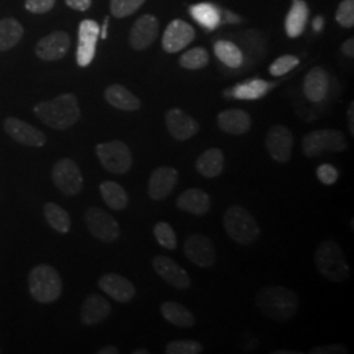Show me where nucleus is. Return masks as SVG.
<instances>
[{
	"label": "nucleus",
	"instance_id": "1",
	"mask_svg": "<svg viewBox=\"0 0 354 354\" xmlns=\"http://www.w3.org/2000/svg\"><path fill=\"white\" fill-rule=\"evenodd\" d=\"M254 301L264 317L276 322L290 320L298 311V297L286 286H264L257 291Z\"/></svg>",
	"mask_w": 354,
	"mask_h": 354
},
{
	"label": "nucleus",
	"instance_id": "2",
	"mask_svg": "<svg viewBox=\"0 0 354 354\" xmlns=\"http://www.w3.org/2000/svg\"><path fill=\"white\" fill-rule=\"evenodd\" d=\"M33 112L46 127L66 130L80 120V108L74 93H64L49 102H38Z\"/></svg>",
	"mask_w": 354,
	"mask_h": 354
},
{
	"label": "nucleus",
	"instance_id": "3",
	"mask_svg": "<svg viewBox=\"0 0 354 354\" xmlns=\"http://www.w3.org/2000/svg\"><path fill=\"white\" fill-rule=\"evenodd\" d=\"M29 292L38 304H53L64 291V282L55 268L48 264L35 266L28 277Z\"/></svg>",
	"mask_w": 354,
	"mask_h": 354
},
{
	"label": "nucleus",
	"instance_id": "4",
	"mask_svg": "<svg viewBox=\"0 0 354 354\" xmlns=\"http://www.w3.org/2000/svg\"><path fill=\"white\" fill-rule=\"evenodd\" d=\"M315 264L320 274L335 283L344 282L351 273V268L342 247L336 241H324L317 245Z\"/></svg>",
	"mask_w": 354,
	"mask_h": 354
},
{
	"label": "nucleus",
	"instance_id": "5",
	"mask_svg": "<svg viewBox=\"0 0 354 354\" xmlns=\"http://www.w3.org/2000/svg\"><path fill=\"white\" fill-rule=\"evenodd\" d=\"M223 227L231 241L241 245H251L260 236V227L253 216L243 206H231L223 215Z\"/></svg>",
	"mask_w": 354,
	"mask_h": 354
},
{
	"label": "nucleus",
	"instance_id": "6",
	"mask_svg": "<svg viewBox=\"0 0 354 354\" xmlns=\"http://www.w3.org/2000/svg\"><path fill=\"white\" fill-rule=\"evenodd\" d=\"M346 149V137L337 129H317L306 134L302 140V151L307 158L322 156L326 152H342Z\"/></svg>",
	"mask_w": 354,
	"mask_h": 354
},
{
	"label": "nucleus",
	"instance_id": "7",
	"mask_svg": "<svg viewBox=\"0 0 354 354\" xmlns=\"http://www.w3.org/2000/svg\"><path fill=\"white\" fill-rule=\"evenodd\" d=\"M96 155L105 171L114 175H125L133 165L131 151L122 140H111L97 145Z\"/></svg>",
	"mask_w": 354,
	"mask_h": 354
},
{
	"label": "nucleus",
	"instance_id": "8",
	"mask_svg": "<svg viewBox=\"0 0 354 354\" xmlns=\"http://www.w3.org/2000/svg\"><path fill=\"white\" fill-rule=\"evenodd\" d=\"M51 178L55 188L64 193V196L73 197L79 194L83 189V175L76 165L75 160L64 158L58 160L51 171Z\"/></svg>",
	"mask_w": 354,
	"mask_h": 354
},
{
	"label": "nucleus",
	"instance_id": "9",
	"mask_svg": "<svg viewBox=\"0 0 354 354\" xmlns=\"http://www.w3.org/2000/svg\"><path fill=\"white\" fill-rule=\"evenodd\" d=\"M84 221L88 227L89 232L105 244L114 243L120 238L121 230L118 222L112 215L106 213L100 207H89L84 214Z\"/></svg>",
	"mask_w": 354,
	"mask_h": 354
},
{
	"label": "nucleus",
	"instance_id": "10",
	"mask_svg": "<svg viewBox=\"0 0 354 354\" xmlns=\"http://www.w3.org/2000/svg\"><path fill=\"white\" fill-rule=\"evenodd\" d=\"M266 147L273 160L281 165L288 163L294 149V137L290 129L283 125L270 127L266 133Z\"/></svg>",
	"mask_w": 354,
	"mask_h": 354
},
{
	"label": "nucleus",
	"instance_id": "11",
	"mask_svg": "<svg viewBox=\"0 0 354 354\" xmlns=\"http://www.w3.org/2000/svg\"><path fill=\"white\" fill-rule=\"evenodd\" d=\"M184 254L190 263L200 268H209L215 263V247L212 239L203 234H192L184 243Z\"/></svg>",
	"mask_w": 354,
	"mask_h": 354
},
{
	"label": "nucleus",
	"instance_id": "12",
	"mask_svg": "<svg viewBox=\"0 0 354 354\" xmlns=\"http://www.w3.org/2000/svg\"><path fill=\"white\" fill-rule=\"evenodd\" d=\"M152 268L155 273L167 283H169L172 288L177 290L189 289L192 281L188 272L183 266H178L171 257H167L163 254L155 256L152 259Z\"/></svg>",
	"mask_w": 354,
	"mask_h": 354
},
{
	"label": "nucleus",
	"instance_id": "13",
	"mask_svg": "<svg viewBox=\"0 0 354 354\" xmlns=\"http://www.w3.org/2000/svg\"><path fill=\"white\" fill-rule=\"evenodd\" d=\"M99 37L100 26L95 20H83L80 23L76 50V62L80 67H87L93 61Z\"/></svg>",
	"mask_w": 354,
	"mask_h": 354
},
{
	"label": "nucleus",
	"instance_id": "14",
	"mask_svg": "<svg viewBox=\"0 0 354 354\" xmlns=\"http://www.w3.org/2000/svg\"><path fill=\"white\" fill-rule=\"evenodd\" d=\"M177 183L178 171L176 168L168 165L155 168L149 178V197L153 201H163L176 188Z\"/></svg>",
	"mask_w": 354,
	"mask_h": 354
},
{
	"label": "nucleus",
	"instance_id": "15",
	"mask_svg": "<svg viewBox=\"0 0 354 354\" xmlns=\"http://www.w3.org/2000/svg\"><path fill=\"white\" fill-rule=\"evenodd\" d=\"M3 127L6 133L17 143L29 147H44L46 145V136L37 127L29 125L20 118L8 117L4 120Z\"/></svg>",
	"mask_w": 354,
	"mask_h": 354
},
{
	"label": "nucleus",
	"instance_id": "16",
	"mask_svg": "<svg viewBox=\"0 0 354 354\" xmlns=\"http://www.w3.org/2000/svg\"><path fill=\"white\" fill-rule=\"evenodd\" d=\"M71 46V38L64 30H55L41 38L36 45V55L45 62L62 59Z\"/></svg>",
	"mask_w": 354,
	"mask_h": 354
},
{
	"label": "nucleus",
	"instance_id": "17",
	"mask_svg": "<svg viewBox=\"0 0 354 354\" xmlns=\"http://www.w3.org/2000/svg\"><path fill=\"white\" fill-rule=\"evenodd\" d=\"M194 36L196 32L193 26L184 20L176 19L165 28V35L162 38V46L169 54L178 53L189 45L194 39Z\"/></svg>",
	"mask_w": 354,
	"mask_h": 354
},
{
	"label": "nucleus",
	"instance_id": "18",
	"mask_svg": "<svg viewBox=\"0 0 354 354\" xmlns=\"http://www.w3.org/2000/svg\"><path fill=\"white\" fill-rule=\"evenodd\" d=\"M159 35V21L152 15H143L131 28L129 44L134 50L147 49L155 42Z\"/></svg>",
	"mask_w": 354,
	"mask_h": 354
},
{
	"label": "nucleus",
	"instance_id": "19",
	"mask_svg": "<svg viewBox=\"0 0 354 354\" xmlns=\"http://www.w3.org/2000/svg\"><path fill=\"white\" fill-rule=\"evenodd\" d=\"M165 125L174 140H188L200 131L198 122L180 108H172L165 113Z\"/></svg>",
	"mask_w": 354,
	"mask_h": 354
},
{
	"label": "nucleus",
	"instance_id": "20",
	"mask_svg": "<svg viewBox=\"0 0 354 354\" xmlns=\"http://www.w3.org/2000/svg\"><path fill=\"white\" fill-rule=\"evenodd\" d=\"M99 288L120 304H127L136 297V286L131 281L117 273H106L99 279Z\"/></svg>",
	"mask_w": 354,
	"mask_h": 354
},
{
	"label": "nucleus",
	"instance_id": "21",
	"mask_svg": "<svg viewBox=\"0 0 354 354\" xmlns=\"http://www.w3.org/2000/svg\"><path fill=\"white\" fill-rule=\"evenodd\" d=\"M112 313V306L99 294H92L82 304L80 322L86 327H92L104 322Z\"/></svg>",
	"mask_w": 354,
	"mask_h": 354
},
{
	"label": "nucleus",
	"instance_id": "22",
	"mask_svg": "<svg viewBox=\"0 0 354 354\" xmlns=\"http://www.w3.org/2000/svg\"><path fill=\"white\" fill-rule=\"evenodd\" d=\"M176 206L185 213L193 215H205L212 206L210 196L203 189L190 188L184 190L176 200Z\"/></svg>",
	"mask_w": 354,
	"mask_h": 354
},
{
	"label": "nucleus",
	"instance_id": "23",
	"mask_svg": "<svg viewBox=\"0 0 354 354\" xmlns=\"http://www.w3.org/2000/svg\"><path fill=\"white\" fill-rule=\"evenodd\" d=\"M218 127L231 136H243L250 131L252 120L251 115L241 109H227L218 114Z\"/></svg>",
	"mask_w": 354,
	"mask_h": 354
},
{
	"label": "nucleus",
	"instance_id": "24",
	"mask_svg": "<svg viewBox=\"0 0 354 354\" xmlns=\"http://www.w3.org/2000/svg\"><path fill=\"white\" fill-rule=\"evenodd\" d=\"M328 74L322 67L311 68L304 77V96L311 102H323L328 93Z\"/></svg>",
	"mask_w": 354,
	"mask_h": 354
},
{
	"label": "nucleus",
	"instance_id": "25",
	"mask_svg": "<svg viewBox=\"0 0 354 354\" xmlns=\"http://www.w3.org/2000/svg\"><path fill=\"white\" fill-rule=\"evenodd\" d=\"M104 97L113 108L120 111L134 112L140 109L142 105L140 99L121 84L109 86L104 92Z\"/></svg>",
	"mask_w": 354,
	"mask_h": 354
},
{
	"label": "nucleus",
	"instance_id": "26",
	"mask_svg": "<svg viewBox=\"0 0 354 354\" xmlns=\"http://www.w3.org/2000/svg\"><path fill=\"white\" fill-rule=\"evenodd\" d=\"M196 169L206 178L218 177L225 169V155L221 149H209L196 160Z\"/></svg>",
	"mask_w": 354,
	"mask_h": 354
},
{
	"label": "nucleus",
	"instance_id": "27",
	"mask_svg": "<svg viewBox=\"0 0 354 354\" xmlns=\"http://www.w3.org/2000/svg\"><path fill=\"white\" fill-rule=\"evenodd\" d=\"M308 15V6L304 0H292L290 11L285 19V30L289 37H299L304 33Z\"/></svg>",
	"mask_w": 354,
	"mask_h": 354
},
{
	"label": "nucleus",
	"instance_id": "28",
	"mask_svg": "<svg viewBox=\"0 0 354 354\" xmlns=\"http://www.w3.org/2000/svg\"><path fill=\"white\" fill-rule=\"evenodd\" d=\"M160 314L168 323L177 328H192L196 324L194 315L189 310L177 302L168 301L160 306Z\"/></svg>",
	"mask_w": 354,
	"mask_h": 354
},
{
	"label": "nucleus",
	"instance_id": "29",
	"mask_svg": "<svg viewBox=\"0 0 354 354\" xmlns=\"http://www.w3.org/2000/svg\"><path fill=\"white\" fill-rule=\"evenodd\" d=\"M190 16L206 30H214L222 23L221 10L212 3H198L189 7Z\"/></svg>",
	"mask_w": 354,
	"mask_h": 354
},
{
	"label": "nucleus",
	"instance_id": "30",
	"mask_svg": "<svg viewBox=\"0 0 354 354\" xmlns=\"http://www.w3.org/2000/svg\"><path fill=\"white\" fill-rule=\"evenodd\" d=\"M102 200L112 210H125L129 205V196L122 185L115 181H102L100 184Z\"/></svg>",
	"mask_w": 354,
	"mask_h": 354
},
{
	"label": "nucleus",
	"instance_id": "31",
	"mask_svg": "<svg viewBox=\"0 0 354 354\" xmlns=\"http://www.w3.org/2000/svg\"><path fill=\"white\" fill-rule=\"evenodd\" d=\"M24 36V28L13 17L0 20V51L11 50Z\"/></svg>",
	"mask_w": 354,
	"mask_h": 354
},
{
	"label": "nucleus",
	"instance_id": "32",
	"mask_svg": "<svg viewBox=\"0 0 354 354\" xmlns=\"http://www.w3.org/2000/svg\"><path fill=\"white\" fill-rule=\"evenodd\" d=\"M272 83L260 80V79H253L250 82L238 84L235 88H232V96L239 100H257L266 96L268 91L272 88Z\"/></svg>",
	"mask_w": 354,
	"mask_h": 354
},
{
	"label": "nucleus",
	"instance_id": "33",
	"mask_svg": "<svg viewBox=\"0 0 354 354\" xmlns=\"http://www.w3.org/2000/svg\"><path fill=\"white\" fill-rule=\"evenodd\" d=\"M44 214L53 230L59 234H67L71 230V218L62 206L55 203H45Z\"/></svg>",
	"mask_w": 354,
	"mask_h": 354
},
{
	"label": "nucleus",
	"instance_id": "34",
	"mask_svg": "<svg viewBox=\"0 0 354 354\" xmlns=\"http://www.w3.org/2000/svg\"><path fill=\"white\" fill-rule=\"evenodd\" d=\"M214 53L216 58L231 68H238L243 64V53L241 49L230 41L215 42Z\"/></svg>",
	"mask_w": 354,
	"mask_h": 354
},
{
	"label": "nucleus",
	"instance_id": "35",
	"mask_svg": "<svg viewBox=\"0 0 354 354\" xmlns=\"http://www.w3.org/2000/svg\"><path fill=\"white\" fill-rule=\"evenodd\" d=\"M178 64L187 70H201L209 64V53L203 48H193L181 55Z\"/></svg>",
	"mask_w": 354,
	"mask_h": 354
},
{
	"label": "nucleus",
	"instance_id": "36",
	"mask_svg": "<svg viewBox=\"0 0 354 354\" xmlns=\"http://www.w3.org/2000/svg\"><path fill=\"white\" fill-rule=\"evenodd\" d=\"M153 236L156 241L168 251H175L177 248V236L175 230L168 222H158L153 226Z\"/></svg>",
	"mask_w": 354,
	"mask_h": 354
},
{
	"label": "nucleus",
	"instance_id": "37",
	"mask_svg": "<svg viewBox=\"0 0 354 354\" xmlns=\"http://www.w3.org/2000/svg\"><path fill=\"white\" fill-rule=\"evenodd\" d=\"M167 354H200L203 352L201 342L196 340H174L165 345Z\"/></svg>",
	"mask_w": 354,
	"mask_h": 354
},
{
	"label": "nucleus",
	"instance_id": "38",
	"mask_svg": "<svg viewBox=\"0 0 354 354\" xmlns=\"http://www.w3.org/2000/svg\"><path fill=\"white\" fill-rule=\"evenodd\" d=\"M146 0H111V12L117 19H124L137 12Z\"/></svg>",
	"mask_w": 354,
	"mask_h": 354
},
{
	"label": "nucleus",
	"instance_id": "39",
	"mask_svg": "<svg viewBox=\"0 0 354 354\" xmlns=\"http://www.w3.org/2000/svg\"><path fill=\"white\" fill-rule=\"evenodd\" d=\"M299 64V59L295 55L291 54H286L277 58L273 64H270L269 67V73L270 75L273 76H282L288 73H290L292 68H295Z\"/></svg>",
	"mask_w": 354,
	"mask_h": 354
},
{
	"label": "nucleus",
	"instance_id": "40",
	"mask_svg": "<svg viewBox=\"0 0 354 354\" xmlns=\"http://www.w3.org/2000/svg\"><path fill=\"white\" fill-rule=\"evenodd\" d=\"M336 21L344 28H353L354 0H342L336 12Z\"/></svg>",
	"mask_w": 354,
	"mask_h": 354
},
{
	"label": "nucleus",
	"instance_id": "41",
	"mask_svg": "<svg viewBox=\"0 0 354 354\" xmlns=\"http://www.w3.org/2000/svg\"><path fill=\"white\" fill-rule=\"evenodd\" d=\"M317 176L324 185H333L339 180V169L332 165H319L317 169Z\"/></svg>",
	"mask_w": 354,
	"mask_h": 354
},
{
	"label": "nucleus",
	"instance_id": "42",
	"mask_svg": "<svg viewBox=\"0 0 354 354\" xmlns=\"http://www.w3.org/2000/svg\"><path fill=\"white\" fill-rule=\"evenodd\" d=\"M54 6L55 0H26V11L36 15L49 12Z\"/></svg>",
	"mask_w": 354,
	"mask_h": 354
},
{
	"label": "nucleus",
	"instance_id": "43",
	"mask_svg": "<svg viewBox=\"0 0 354 354\" xmlns=\"http://www.w3.org/2000/svg\"><path fill=\"white\" fill-rule=\"evenodd\" d=\"M311 354H340L348 353V349L342 344H333L326 346H317L310 351Z\"/></svg>",
	"mask_w": 354,
	"mask_h": 354
},
{
	"label": "nucleus",
	"instance_id": "44",
	"mask_svg": "<svg viewBox=\"0 0 354 354\" xmlns=\"http://www.w3.org/2000/svg\"><path fill=\"white\" fill-rule=\"evenodd\" d=\"M66 4L75 11L84 12L92 6V0H66Z\"/></svg>",
	"mask_w": 354,
	"mask_h": 354
},
{
	"label": "nucleus",
	"instance_id": "45",
	"mask_svg": "<svg viewBox=\"0 0 354 354\" xmlns=\"http://www.w3.org/2000/svg\"><path fill=\"white\" fill-rule=\"evenodd\" d=\"M342 54L348 58H353L354 57V39L349 38L346 39L342 45Z\"/></svg>",
	"mask_w": 354,
	"mask_h": 354
},
{
	"label": "nucleus",
	"instance_id": "46",
	"mask_svg": "<svg viewBox=\"0 0 354 354\" xmlns=\"http://www.w3.org/2000/svg\"><path fill=\"white\" fill-rule=\"evenodd\" d=\"M222 15H225V17L222 16V19H223L225 21H227V23H231V24L241 21V19H239L236 15H234V13H231L230 11H225Z\"/></svg>",
	"mask_w": 354,
	"mask_h": 354
},
{
	"label": "nucleus",
	"instance_id": "47",
	"mask_svg": "<svg viewBox=\"0 0 354 354\" xmlns=\"http://www.w3.org/2000/svg\"><path fill=\"white\" fill-rule=\"evenodd\" d=\"M313 28L315 32H322L324 28V19L322 16H317L313 21Z\"/></svg>",
	"mask_w": 354,
	"mask_h": 354
},
{
	"label": "nucleus",
	"instance_id": "48",
	"mask_svg": "<svg viewBox=\"0 0 354 354\" xmlns=\"http://www.w3.org/2000/svg\"><path fill=\"white\" fill-rule=\"evenodd\" d=\"M120 351L113 346V345H108V346H104L102 349L97 351V354H118Z\"/></svg>",
	"mask_w": 354,
	"mask_h": 354
},
{
	"label": "nucleus",
	"instance_id": "49",
	"mask_svg": "<svg viewBox=\"0 0 354 354\" xmlns=\"http://www.w3.org/2000/svg\"><path fill=\"white\" fill-rule=\"evenodd\" d=\"M348 122H349V129H351V136L354 137V125H353V102L348 111Z\"/></svg>",
	"mask_w": 354,
	"mask_h": 354
},
{
	"label": "nucleus",
	"instance_id": "50",
	"mask_svg": "<svg viewBox=\"0 0 354 354\" xmlns=\"http://www.w3.org/2000/svg\"><path fill=\"white\" fill-rule=\"evenodd\" d=\"M108 26H109V17L106 16L105 19H104V26H102V29H100V36H102V39H105V38L108 37Z\"/></svg>",
	"mask_w": 354,
	"mask_h": 354
},
{
	"label": "nucleus",
	"instance_id": "51",
	"mask_svg": "<svg viewBox=\"0 0 354 354\" xmlns=\"http://www.w3.org/2000/svg\"><path fill=\"white\" fill-rule=\"evenodd\" d=\"M133 354H150V351L146 348H138V349L133 351Z\"/></svg>",
	"mask_w": 354,
	"mask_h": 354
},
{
	"label": "nucleus",
	"instance_id": "52",
	"mask_svg": "<svg viewBox=\"0 0 354 354\" xmlns=\"http://www.w3.org/2000/svg\"><path fill=\"white\" fill-rule=\"evenodd\" d=\"M273 353L276 354H299V352H295V351H276V352H273Z\"/></svg>",
	"mask_w": 354,
	"mask_h": 354
},
{
	"label": "nucleus",
	"instance_id": "53",
	"mask_svg": "<svg viewBox=\"0 0 354 354\" xmlns=\"http://www.w3.org/2000/svg\"><path fill=\"white\" fill-rule=\"evenodd\" d=\"M0 353H1V349H0Z\"/></svg>",
	"mask_w": 354,
	"mask_h": 354
}]
</instances>
